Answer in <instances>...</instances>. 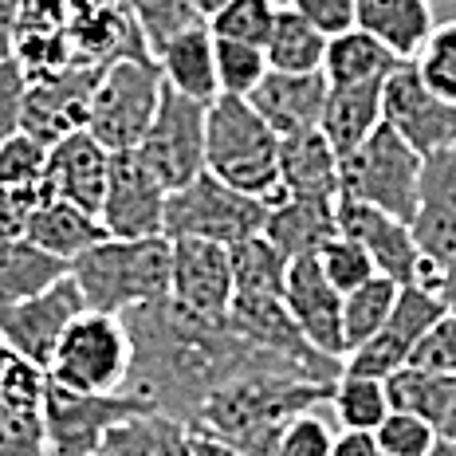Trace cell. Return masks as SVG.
<instances>
[{
    "mask_svg": "<svg viewBox=\"0 0 456 456\" xmlns=\"http://www.w3.org/2000/svg\"><path fill=\"white\" fill-rule=\"evenodd\" d=\"M134 342V366L122 394L150 402L158 413L177 417L193 429L197 413L221 386L248 374H291L315 382L303 366L252 346L228 322H208L189 315L174 299H158L122 315ZM322 386V382H315Z\"/></svg>",
    "mask_w": 456,
    "mask_h": 456,
    "instance_id": "cell-1",
    "label": "cell"
},
{
    "mask_svg": "<svg viewBox=\"0 0 456 456\" xmlns=\"http://www.w3.org/2000/svg\"><path fill=\"white\" fill-rule=\"evenodd\" d=\"M71 280L87 311L122 319L126 311L169 296V288H174V244L166 236L102 240L99 248L71 260Z\"/></svg>",
    "mask_w": 456,
    "mask_h": 456,
    "instance_id": "cell-2",
    "label": "cell"
},
{
    "mask_svg": "<svg viewBox=\"0 0 456 456\" xmlns=\"http://www.w3.org/2000/svg\"><path fill=\"white\" fill-rule=\"evenodd\" d=\"M205 169L232 185L236 193L280 201V138L252 110L248 99H221L208 107L205 126Z\"/></svg>",
    "mask_w": 456,
    "mask_h": 456,
    "instance_id": "cell-3",
    "label": "cell"
},
{
    "mask_svg": "<svg viewBox=\"0 0 456 456\" xmlns=\"http://www.w3.org/2000/svg\"><path fill=\"white\" fill-rule=\"evenodd\" d=\"M421 169L425 158L413 146H405L389 126H378L358 150L338 158V197L413 224L421 201Z\"/></svg>",
    "mask_w": 456,
    "mask_h": 456,
    "instance_id": "cell-4",
    "label": "cell"
},
{
    "mask_svg": "<svg viewBox=\"0 0 456 456\" xmlns=\"http://www.w3.org/2000/svg\"><path fill=\"white\" fill-rule=\"evenodd\" d=\"M161 91V68L154 60H114L102 68L99 87L91 99L87 134L99 142L107 154H130L146 138L150 122L158 114Z\"/></svg>",
    "mask_w": 456,
    "mask_h": 456,
    "instance_id": "cell-5",
    "label": "cell"
},
{
    "mask_svg": "<svg viewBox=\"0 0 456 456\" xmlns=\"http://www.w3.org/2000/svg\"><path fill=\"white\" fill-rule=\"evenodd\" d=\"M264 224H268V201L236 193L232 185H224L205 169L185 189L169 193L161 236L166 240H213L232 248V244L260 236Z\"/></svg>",
    "mask_w": 456,
    "mask_h": 456,
    "instance_id": "cell-6",
    "label": "cell"
},
{
    "mask_svg": "<svg viewBox=\"0 0 456 456\" xmlns=\"http://www.w3.org/2000/svg\"><path fill=\"white\" fill-rule=\"evenodd\" d=\"M134 366V342L118 315L83 311L55 346L47 378L75 394H122Z\"/></svg>",
    "mask_w": 456,
    "mask_h": 456,
    "instance_id": "cell-7",
    "label": "cell"
},
{
    "mask_svg": "<svg viewBox=\"0 0 456 456\" xmlns=\"http://www.w3.org/2000/svg\"><path fill=\"white\" fill-rule=\"evenodd\" d=\"M154 405L134 394H75L47 378L44 389V436L52 456H91L118 421L150 413Z\"/></svg>",
    "mask_w": 456,
    "mask_h": 456,
    "instance_id": "cell-8",
    "label": "cell"
},
{
    "mask_svg": "<svg viewBox=\"0 0 456 456\" xmlns=\"http://www.w3.org/2000/svg\"><path fill=\"white\" fill-rule=\"evenodd\" d=\"M205 126H208L205 102H193L169 87L161 91L158 114L134 154L146 161V169L169 193H177L193 177L205 174Z\"/></svg>",
    "mask_w": 456,
    "mask_h": 456,
    "instance_id": "cell-9",
    "label": "cell"
},
{
    "mask_svg": "<svg viewBox=\"0 0 456 456\" xmlns=\"http://www.w3.org/2000/svg\"><path fill=\"white\" fill-rule=\"evenodd\" d=\"M382 126H389L421 158L456 150V102L421 83L413 60L397 63L382 87Z\"/></svg>",
    "mask_w": 456,
    "mask_h": 456,
    "instance_id": "cell-10",
    "label": "cell"
},
{
    "mask_svg": "<svg viewBox=\"0 0 456 456\" xmlns=\"http://www.w3.org/2000/svg\"><path fill=\"white\" fill-rule=\"evenodd\" d=\"M335 216H338V232L358 240L370 252L378 275L402 283V288H421V291H433L436 296V280H441V275H436V268L421 256V248H417L410 224H402L397 216L378 213V208H370V205L346 201V197H338Z\"/></svg>",
    "mask_w": 456,
    "mask_h": 456,
    "instance_id": "cell-11",
    "label": "cell"
},
{
    "mask_svg": "<svg viewBox=\"0 0 456 456\" xmlns=\"http://www.w3.org/2000/svg\"><path fill=\"white\" fill-rule=\"evenodd\" d=\"M166 201L169 189L146 169L134 150L130 154H110L107 197H102L99 221L110 240H150L166 228Z\"/></svg>",
    "mask_w": 456,
    "mask_h": 456,
    "instance_id": "cell-12",
    "label": "cell"
},
{
    "mask_svg": "<svg viewBox=\"0 0 456 456\" xmlns=\"http://www.w3.org/2000/svg\"><path fill=\"white\" fill-rule=\"evenodd\" d=\"M444 315H449V311H444V303L436 299L433 291L402 288V299H397L394 315L386 319V327L370 342H362V346L342 362V370H350V374H370V378H394L397 370H405L413 362L417 346H421L425 335H429Z\"/></svg>",
    "mask_w": 456,
    "mask_h": 456,
    "instance_id": "cell-13",
    "label": "cell"
},
{
    "mask_svg": "<svg viewBox=\"0 0 456 456\" xmlns=\"http://www.w3.org/2000/svg\"><path fill=\"white\" fill-rule=\"evenodd\" d=\"M102 68L94 63H71V68L44 75V79L28 83V99H24V122L20 130L32 134L44 146H55L60 138L87 130V114L91 99L99 87Z\"/></svg>",
    "mask_w": 456,
    "mask_h": 456,
    "instance_id": "cell-14",
    "label": "cell"
},
{
    "mask_svg": "<svg viewBox=\"0 0 456 456\" xmlns=\"http://www.w3.org/2000/svg\"><path fill=\"white\" fill-rule=\"evenodd\" d=\"M83 296L75 288V280H60L55 288H47L44 296H32L12 307H0V342L12 350H20L24 358H32L36 366H52L55 346L68 335V327L83 315Z\"/></svg>",
    "mask_w": 456,
    "mask_h": 456,
    "instance_id": "cell-15",
    "label": "cell"
},
{
    "mask_svg": "<svg viewBox=\"0 0 456 456\" xmlns=\"http://www.w3.org/2000/svg\"><path fill=\"white\" fill-rule=\"evenodd\" d=\"M174 244V288L169 299L189 315L224 322L236 299L232 256L213 240H169Z\"/></svg>",
    "mask_w": 456,
    "mask_h": 456,
    "instance_id": "cell-16",
    "label": "cell"
},
{
    "mask_svg": "<svg viewBox=\"0 0 456 456\" xmlns=\"http://www.w3.org/2000/svg\"><path fill=\"white\" fill-rule=\"evenodd\" d=\"M107 177H110V154L87 130H75L55 146H47L40 201H68L83 208V213L99 216L102 197H107Z\"/></svg>",
    "mask_w": 456,
    "mask_h": 456,
    "instance_id": "cell-17",
    "label": "cell"
},
{
    "mask_svg": "<svg viewBox=\"0 0 456 456\" xmlns=\"http://www.w3.org/2000/svg\"><path fill=\"white\" fill-rule=\"evenodd\" d=\"M283 307L296 319L303 338L319 350V354L346 362V338H342V296L327 283L319 260H291L288 283H283Z\"/></svg>",
    "mask_w": 456,
    "mask_h": 456,
    "instance_id": "cell-18",
    "label": "cell"
},
{
    "mask_svg": "<svg viewBox=\"0 0 456 456\" xmlns=\"http://www.w3.org/2000/svg\"><path fill=\"white\" fill-rule=\"evenodd\" d=\"M330 83L322 71H268L260 87L248 94L252 110L272 126L275 138H296L307 130H319L322 110H327Z\"/></svg>",
    "mask_w": 456,
    "mask_h": 456,
    "instance_id": "cell-19",
    "label": "cell"
},
{
    "mask_svg": "<svg viewBox=\"0 0 456 456\" xmlns=\"http://www.w3.org/2000/svg\"><path fill=\"white\" fill-rule=\"evenodd\" d=\"M410 228L421 256L441 275V268L456 256V150L425 158L421 201H417V216Z\"/></svg>",
    "mask_w": 456,
    "mask_h": 456,
    "instance_id": "cell-20",
    "label": "cell"
},
{
    "mask_svg": "<svg viewBox=\"0 0 456 456\" xmlns=\"http://www.w3.org/2000/svg\"><path fill=\"white\" fill-rule=\"evenodd\" d=\"M280 197L338 205V154L322 130L280 138Z\"/></svg>",
    "mask_w": 456,
    "mask_h": 456,
    "instance_id": "cell-21",
    "label": "cell"
},
{
    "mask_svg": "<svg viewBox=\"0 0 456 456\" xmlns=\"http://www.w3.org/2000/svg\"><path fill=\"white\" fill-rule=\"evenodd\" d=\"M158 68L169 91L185 94L193 102L213 107L221 99V83H216V40L208 32V24H197L189 32L174 36L166 47L158 52Z\"/></svg>",
    "mask_w": 456,
    "mask_h": 456,
    "instance_id": "cell-22",
    "label": "cell"
},
{
    "mask_svg": "<svg viewBox=\"0 0 456 456\" xmlns=\"http://www.w3.org/2000/svg\"><path fill=\"white\" fill-rule=\"evenodd\" d=\"M386 389L394 410L421 417L436 433V441H456V374L405 366L386 378Z\"/></svg>",
    "mask_w": 456,
    "mask_h": 456,
    "instance_id": "cell-23",
    "label": "cell"
},
{
    "mask_svg": "<svg viewBox=\"0 0 456 456\" xmlns=\"http://www.w3.org/2000/svg\"><path fill=\"white\" fill-rule=\"evenodd\" d=\"M24 240H32L36 248H44L47 256H55V260L71 264V260H79L83 252L99 248L102 240H110V236L99 216L83 213V208H75L68 201H40L28 213Z\"/></svg>",
    "mask_w": 456,
    "mask_h": 456,
    "instance_id": "cell-24",
    "label": "cell"
},
{
    "mask_svg": "<svg viewBox=\"0 0 456 456\" xmlns=\"http://www.w3.org/2000/svg\"><path fill=\"white\" fill-rule=\"evenodd\" d=\"M264 236H268V240L283 256H288V260H307V256H319L338 236L335 205L280 197V201L268 205V224H264Z\"/></svg>",
    "mask_w": 456,
    "mask_h": 456,
    "instance_id": "cell-25",
    "label": "cell"
},
{
    "mask_svg": "<svg viewBox=\"0 0 456 456\" xmlns=\"http://www.w3.org/2000/svg\"><path fill=\"white\" fill-rule=\"evenodd\" d=\"M433 28L429 0H358V32L374 36L397 60H413Z\"/></svg>",
    "mask_w": 456,
    "mask_h": 456,
    "instance_id": "cell-26",
    "label": "cell"
},
{
    "mask_svg": "<svg viewBox=\"0 0 456 456\" xmlns=\"http://www.w3.org/2000/svg\"><path fill=\"white\" fill-rule=\"evenodd\" d=\"M382 87L386 83H354V87H330L327 110H322V138L338 158L358 150L382 126Z\"/></svg>",
    "mask_w": 456,
    "mask_h": 456,
    "instance_id": "cell-27",
    "label": "cell"
},
{
    "mask_svg": "<svg viewBox=\"0 0 456 456\" xmlns=\"http://www.w3.org/2000/svg\"><path fill=\"white\" fill-rule=\"evenodd\" d=\"M91 456H193V429L169 413H134L102 436Z\"/></svg>",
    "mask_w": 456,
    "mask_h": 456,
    "instance_id": "cell-28",
    "label": "cell"
},
{
    "mask_svg": "<svg viewBox=\"0 0 456 456\" xmlns=\"http://www.w3.org/2000/svg\"><path fill=\"white\" fill-rule=\"evenodd\" d=\"M71 275V264L55 260L32 240H4L0 244V307H12L32 296H44L60 280Z\"/></svg>",
    "mask_w": 456,
    "mask_h": 456,
    "instance_id": "cell-29",
    "label": "cell"
},
{
    "mask_svg": "<svg viewBox=\"0 0 456 456\" xmlns=\"http://www.w3.org/2000/svg\"><path fill=\"white\" fill-rule=\"evenodd\" d=\"M394 52H386L374 36L366 32H346V36H335L327 44V63H322V75H327L330 87H354V83H386L389 71L397 68Z\"/></svg>",
    "mask_w": 456,
    "mask_h": 456,
    "instance_id": "cell-30",
    "label": "cell"
},
{
    "mask_svg": "<svg viewBox=\"0 0 456 456\" xmlns=\"http://www.w3.org/2000/svg\"><path fill=\"white\" fill-rule=\"evenodd\" d=\"M327 44H330L327 36L315 32L296 8L283 4L280 12H275L268 44H264L268 71H296V75L322 71V63H327Z\"/></svg>",
    "mask_w": 456,
    "mask_h": 456,
    "instance_id": "cell-31",
    "label": "cell"
},
{
    "mask_svg": "<svg viewBox=\"0 0 456 456\" xmlns=\"http://www.w3.org/2000/svg\"><path fill=\"white\" fill-rule=\"evenodd\" d=\"M330 413H335L338 429L346 433H370L394 413L389 405V389L386 378H370V374H350L342 370L330 386Z\"/></svg>",
    "mask_w": 456,
    "mask_h": 456,
    "instance_id": "cell-32",
    "label": "cell"
},
{
    "mask_svg": "<svg viewBox=\"0 0 456 456\" xmlns=\"http://www.w3.org/2000/svg\"><path fill=\"white\" fill-rule=\"evenodd\" d=\"M228 256H232V280L240 299H283L291 260L264 232L252 236V240L232 244Z\"/></svg>",
    "mask_w": 456,
    "mask_h": 456,
    "instance_id": "cell-33",
    "label": "cell"
},
{
    "mask_svg": "<svg viewBox=\"0 0 456 456\" xmlns=\"http://www.w3.org/2000/svg\"><path fill=\"white\" fill-rule=\"evenodd\" d=\"M397 299H402V283L386 280V275H374V280L362 283L358 291L342 296V338H346V358L386 327V319L394 315Z\"/></svg>",
    "mask_w": 456,
    "mask_h": 456,
    "instance_id": "cell-34",
    "label": "cell"
},
{
    "mask_svg": "<svg viewBox=\"0 0 456 456\" xmlns=\"http://www.w3.org/2000/svg\"><path fill=\"white\" fill-rule=\"evenodd\" d=\"M122 8L130 12V20H134L142 44H146V52L158 60V52L166 47L174 36L189 32V28L205 24L201 16L193 12V4L189 0H122Z\"/></svg>",
    "mask_w": 456,
    "mask_h": 456,
    "instance_id": "cell-35",
    "label": "cell"
},
{
    "mask_svg": "<svg viewBox=\"0 0 456 456\" xmlns=\"http://www.w3.org/2000/svg\"><path fill=\"white\" fill-rule=\"evenodd\" d=\"M44 389H47V370L0 342V410L40 413Z\"/></svg>",
    "mask_w": 456,
    "mask_h": 456,
    "instance_id": "cell-36",
    "label": "cell"
},
{
    "mask_svg": "<svg viewBox=\"0 0 456 456\" xmlns=\"http://www.w3.org/2000/svg\"><path fill=\"white\" fill-rule=\"evenodd\" d=\"M44 169H47V146L44 142H36L32 134H24V130L0 142V189L40 201Z\"/></svg>",
    "mask_w": 456,
    "mask_h": 456,
    "instance_id": "cell-37",
    "label": "cell"
},
{
    "mask_svg": "<svg viewBox=\"0 0 456 456\" xmlns=\"http://www.w3.org/2000/svg\"><path fill=\"white\" fill-rule=\"evenodd\" d=\"M275 12L280 4L275 0H232L224 4L221 12L208 20V32L216 40H236V44H248V47H264L272 36Z\"/></svg>",
    "mask_w": 456,
    "mask_h": 456,
    "instance_id": "cell-38",
    "label": "cell"
},
{
    "mask_svg": "<svg viewBox=\"0 0 456 456\" xmlns=\"http://www.w3.org/2000/svg\"><path fill=\"white\" fill-rule=\"evenodd\" d=\"M338 421L330 413V402L327 405H315V410L299 413L288 421V429L280 433L275 441V456H330L338 441Z\"/></svg>",
    "mask_w": 456,
    "mask_h": 456,
    "instance_id": "cell-39",
    "label": "cell"
},
{
    "mask_svg": "<svg viewBox=\"0 0 456 456\" xmlns=\"http://www.w3.org/2000/svg\"><path fill=\"white\" fill-rule=\"evenodd\" d=\"M264 75H268V55H264V47L216 40V83H221V94L248 99V94L260 87Z\"/></svg>",
    "mask_w": 456,
    "mask_h": 456,
    "instance_id": "cell-40",
    "label": "cell"
},
{
    "mask_svg": "<svg viewBox=\"0 0 456 456\" xmlns=\"http://www.w3.org/2000/svg\"><path fill=\"white\" fill-rule=\"evenodd\" d=\"M413 68L433 94L456 102V20L433 28L425 47L413 55Z\"/></svg>",
    "mask_w": 456,
    "mask_h": 456,
    "instance_id": "cell-41",
    "label": "cell"
},
{
    "mask_svg": "<svg viewBox=\"0 0 456 456\" xmlns=\"http://www.w3.org/2000/svg\"><path fill=\"white\" fill-rule=\"evenodd\" d=\"M315 260H319L322 275H327V283L338 291V296H350V291H358L362 283H370L378 275L374 260H370V252L358 240L342 236V232L315 256Z\"/></svg>",
    "mask_w": 456,
    "mask_h": 456,
    "instance_id": "cell-42",
    "label": "cell"
},
{
    "mask_svg": "<svg viewBox=\"0 0 456 456\" xmlns=\"http://www.w3.org/2000/svg\"><path fill=\"white\" fill-rule=\"evenodd\" d=\"M374 444L382 456H429L436 449V433L421 421V417L394 410L374 429Z\"/></svg>",
    "mask_w": 456,
    "mask_h": 456,
    "instance_id": "cell-43",
    "label": "cell"
},
{
    "mask_svg": "<svg viewBox=\"0 0 456 456\" xmlns=\"http://www.w3.org/2000/svg\"><path fill=\"white\" fill-rule=\"evenodd\" d=\"M0 456H52L40 413L0 410Z\"/></svg>",
    "mask_w": 456,
    "mask_h": 456,
    "instance_id": "cell-44",
    "label": "cell"
},
{
    "mask_svg": "<svg viewBox=\"0 0 456 456\" xmlns=\"http://www.w3.org/2000/svg\"><path fill=\"white\" fill-rule=\"evenodd\" d=\"M288 8H296L303 20L327 40L358 28V0H288Z\"/></svg>",
    "mask_w": 456,
    "mask_h": 456,
    "instance_id": "cell-45",
    "label": "cell"
},
{
    "mask_svg": "<svg viewBox=\"0 0 456 456\" xmlns=\"http://www.w3.org/2000/svg\"><path fill=\"white\" fill-rule=\"evenodd\" d=\"M24 99H28V71L16 60H4L0 63V142L20 134Z\"/></svg>",
    "mask_w": 456,
    "mask_h": 456,
    "instance_id": "cell-46",
    "label": "cell"
},
{
    "mask_svg": "<svg viewBox=\"0 0 456 456\" xmlns=\"http://www.w3.org/2000/svg\"><path fill=\"white\" fill-rule=\"evenodd\" d=\"M410 366L425 370H441V374H456V315H444L436 327L425 335V342L417 346Z\"/></svg>",
    "mask_w": 456,
    "mask_h": 456,
    "instance_id": "cell-47",
    "label": "cell"
},
{
    "mask_svg": "<svg viewBox=\"0 0 456 456\" xmlns=\"http://www.w3.org/2000/svg\"><path fill=\"white\" fill-rule=\"evenodd\" d=\"M40 205L32 197H20V193H8L0 189V244L4 240H20L24 236V224H28V213Z\"/></svg>",
    "mask_w": 456,
    "mask_h": 456,
    "instance_id": "cell-48",
    "label": "cell"
},
{
    "mask_svg": "<svg viewBox=\"0 0 456 456\" xmlns=\"http://www.w3.org/2000/svg\"><path fill=\"white\" fill-rule=\"evenodd\" d=\"M24 0H0V63L12 60L16 52V24H20Z\"/></svg>",
    "mask_w": 456,
    "mask_h": 456,
    "instance_id": "cell-49",
    "label": "cell"
},
{
    "mask_svg": "<svg viewBox=\"0 0 456 456\" xmlns=\"http://www.w3.org/2000/svg\"><path fill=\"white\" fill-rule=\"evenodd\" d=\"M330 456H378V444L370 433H338L335 449H330Z\"/></svg>",
    "mask_w": 456,
    "mask_h": 456,
    "instance_id": "cell-50",
    "label": "cell"
},
{
    "mask_svg": "<svg viewBox=\"0 0 456 456\" xmlns=\"http://www.w3.org/2000/svg\"><path fill=\"white\" fill-rule=\"evenodd\" d=\"M193 456H244L236 444L221 441V436H208V433H193Z\"/></svg>",
    "mask_w": 456,
    "mask_h": 456,
    "instance_id": "cell-51",
    "label": "cell"
},
{
    "mask_svg": "<svg viewBox=\"0 0 456 456\" xmlns=\"http://www.w3.org/2000/svg\"><path fill=\"white\" fill-rule=\"evenodd\" d=\"M436 299L444 303V311H449V315H456V256H452V260L441 268V283H436Z\"/></svg>",
    "mask_w": 456,
    "mask_h": 456,
    "instance_id": "cell-52",
    "label": "cell"
},
{
    "mask_svg": "<svg viewBox=\"0 0 456 456\" xmlns=\"http://www.w3.org/2000/svg\"><path fill=\"white\" fill-rule=\"evenodd\" d=\"M189 4H193V12H197V16H201V20H205V24H208V20H213V16H216V12H221V8H224V4H232V0H189Z\"/></svg>",
    "mask_w": 456,
    "mask_h": 456,
    "instance_id": "cell-53",
    "label": "cell"
},
{
    "mask_svg": "<svg viewBox=\"0 0 456 456\" xmlns=\"http://www.w3.org/2000/svg\"><path fill=\"white\" fill-rule=\"evenodd\" d=\"M429 456H456V441H436V449Z\"/></svg>",
    "mask_w": 456,
    "mask_h": 456,
    "instance_id": "cell-54",
    "label": "cell"
},
{
    "mask_svg": "<svg viewBox=\"0 0 456 456\" xmlns=\"http://www.w3.org/2000/svg\"><path fill=\"white\" fill-rule=\"evenodd\" d=\"M429 4H436V0H429Z\"/></svg>",
    "mask_w": 456,
    "mask_h": 456,
    "instance_id": "cell-55",
    "label": "cell"
},
{
    "mask_svg": "<svg viewBox=\"0 0 456 456\" xmlns=\"http://www.w3.org/2000/svg\"><path fill=\"white\" fill-rule=\"evenodd\" d=\"M378 456H382V452H378Z\"/></svg>",
    "mask_w": 456,
    "mask_h": 456,
    "instance_id": "cell-56",
    "label": "cell"
}]
</instances>
